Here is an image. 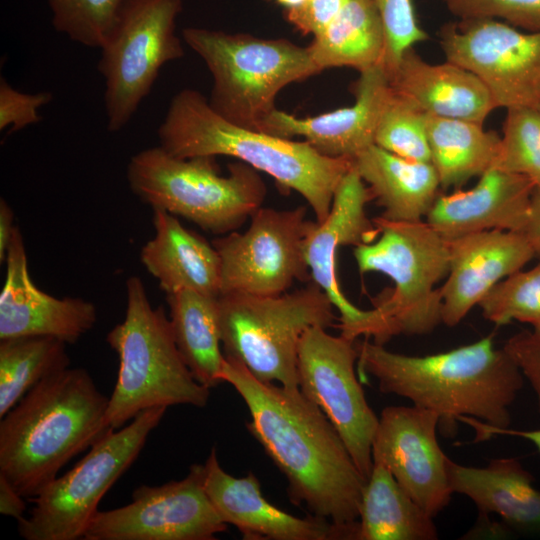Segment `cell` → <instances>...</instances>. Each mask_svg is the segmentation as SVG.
<instances>
[{"label":"cell","instance_id":"obj_22","mask_svg":"<svg viewBox=\"0 0 540 540\" xmlns=\"http://www.w3.org/2000/svg\"><path fill=\"white\" fill-rule=\"evenodd\" d=\"M534 189L528 178L492 167L472 189L440 194L426 222L447 241L493 229L521 232Z\"/></svg>","mask_w":540,"mask_h":540},{"label":"cell","instance_id":"obj_3","mask_svg":"<svg viewBox=\"0 0 540 540\" xmlns=\"http://www.w3.org/2000/svg\"><path fill=\"white\" fill-rule=\"evenodd\" d=\"M107 398L82 367L41 380L0 422V474L29 500L113 428Z\"/></svg>","mask_w":540,"mask_h":540},{"label":"cell","instance_id":"obj_41","mask_svg":"<svg viewBox=\"0 0 540 540\" xmlns=\"http://www.w3.org/2000/svg\"><path fill=\"white\" fill-rule=\"evenodd\" d=\"M460 422H465L466 424L473 427L476 431V441H482L490 438L493 435H510V436H518L521 438H524L528 440L529 442L533 443L535 447L540 452V429H533V430H516L508 428H495L490 425H487L486 423L472 418V417H466L463 416L459 419Z\"/></svg>","mask_w":540,"mask_h":540},{"label":"cell","instance_id":"obj_24","mask_svg":"<svg viewBox=\"0 0 540 540\" xmlns=\"http://www.w3.org/2000/svg\"><path fill=\"white\" fill-rule=\"evenodd\" d=\"M154 236L142 247L140 260L171 294L193 290L205 295H220V258L214 245L184 227L178 217L153 210Z\"/></svg>","mask_w":540,"mask_h":540},{"label":"cell","instance_id":"obj_40","mask_svg":"<svg viewBox=\"0 0 540 540\" xmlns=\"http://www.w3.org/2000/svg\"><path fill=\"white\" fill-rule=\"evenodd\" d=\"M349 0H307L287 9L286 19L304 35L323 31L341 12Z\"/></svg>","mask_w":540,"mask_h":540},{"label":"cell","instance_id":"obj_2","mask_svg":"<svg viewBox=\"0 0 540 540\" xmlns=\"http://www.w3.org/2000/svg\"><path fill=\"white\" fill-rule=\"evenodd\" d=\"M357 349L361 374L375 377L382 393L436 412L444 435L454 434L463 416L495 428L510 426L509 407L524 376L504 348L495 347L492 335L426 356L395 353L368 338Z\"/></svg>","mask_w":540,"mask_h":540},{"label":"cell","instance_id":"obj_8","mask_svg":"<svg viewBox=\"0 0 540 540\" xmlns=\"http://www.w3.org/2000/svg\"><path fill=\"white\" fill-rule=\"evenodd\" d=\"M185 43L213 79L208 102L226 120L260 131L278 93L290 83L319 73L308 47L287 39H264L199 27L182 30Z\"/></svg>","mask_w":540,"mask_h":540},{"label":"cell","instance_id":"obj_34","mask_svg":"<svg viewBox=\"0 0 540 540\" xmlns=\"http://www.w3.org/2000/svg\"><path fill=\"white\" fill-rule=\"evenodd\" d=\"M493 167L528 178L540 186V111L507 109L499 155Z\"/></svg>","mask_w":540,"mask_h":540},{"label":"cell","instance_id":"obj_36","mask_svg":"<svg viewBox=\"0 0 540 540\" xmlns=\"http://www.w3.org/2000/svg\"><path fill=\"white\" fill-rule=\"evenodd\" d=\"M386 32V53L383 67L389 72L402 54L416 43L428 39L419 26L412 0H372Z\"/></svg>","mask_w":540,"mask_h":540},{"label":"cell","instance_id":"obj_11","mask_svg":"<svg viewBox=\"0 0 540 540\" xmlns=\"http://www.w3.org/2000/svg\"><path fill=\"white\" fill-rule=\"evenodd\" d=\"M182 0H128L100 48L107 129L118 132L150 93L161 68L184 55L176 34Z\"/></svg>","mask_w":540,"mask_h":540},{"label":"cell","instance_id":"obj_38","mask_svg":"<svg viewBox=\"0 0 540 540\" xmlns=\"http://www.w3.org/2000/svg\"><path fill=\"white\" fill-rule=\"evenodd\" d=\"M50 92L23 93L0 78V131L10 127L9 133L21 130L41 120L39 109L52 101Z\"/></svg>","mask_w":540,"mask_h":540},{"label":"cell","instance_id":"obj_43","mask_svg":"<svg viewBox=\"0 0 540 540\" xmlns=\"http://www.w3.org/2000/svg\"><path fill=\"white\" fill-rule=\"evenodd\" d=\"M521 233L530 242L537 255L540 254V186L535 187L532 193L526 222Z\"/></svg>","mask_w":540,"mask_h":540},{"label":"cell","instance_id":"obj_12","mask_svg":"<svg viewBox=\"0 0 540 540\" xmlns=\"http://www.w3.org/2000/svg\"><path fill=\"white\" fill-rule=\"evenodd\" d=\"M307 209L258 208L243 232L233 231L212 241L220 258V295L283 294L297 281L310 282L305 240L314 223Z\"/></svg>","mask_w":540,"mask_h":540},{"label":"cell","instance_id":"obj_16","mask_svg":"<svg viewBox=\"0 0 540 540\" xmlns=\"http://www.w3.org/2000/svg\"><path fill=\"white\" fill-rule=\"evenodd\" d=\"M439 416L418 406L382 410L372 442L373 464L385 466L399 485L429 515L436 516L453 494L448 457L437 440Z\"/></svg>","mask_w":540,"mask_h":540},{"label":"cell","instance_id":"obj_5","mask_svg":"<svg viewBox=\"0 0 540 540\" xmlns=\"http://www.w3.org/2000/svg\"><path fill=\"white\" fill-rule=\"evenodd\" d=\"M126 311L106 336L119 358L117 380L108 401L106 421L117 430L154 407L207 405L210 388L193 376L176 345L169 317L154 308L142 280L126 281Z\"/></svg>","mask_w":540,"mask_h":540},{"label":"cell","instance_id":"obj_19","mask_svg":"<svg viewBox=\"0 0 540 540\" xmlns=\"http://www.w3.org/2000/svg\"><path fill=\"white\" fill-rule=\"evenodd\" d=\"M202 482L223 522L235 526L246 540H350L329 520L299 518L267 501L258 478L251 472L244 477L227 473L214 447L203 464Z\"/></svg>","mask_w":540,"mask_h":540},{"label":"cell","instance_id":"obj_45","mask_svg":"<svg viewBox=\"0 0 540 540\" xmlns=\"http://www.w3.org/2000/svg\"><path fill=\"white\" fill-rule=\"evenodd\" d=\"M279 4L284 5L287 9L298 7L304 4L307 0H276Z\"/></svg>","mask_w":540,"mask_h":540},{"label":"cell","instance_id":"obj_27","mask_svg":"<svg viewBox=\"0 0 540 540\" xmlns=\"http://www.w3.org/2000/svg\"><path fill=\"white\" fill-rule=\"evenodd\" d=\"M386 43L385 27L372 0H349L307 47L319 71L350 67L363 72L383 65Z\"/></svg>","mask_w":540,"mask_h":540},{"label":"cell","instance_id":"obj_25","mask_svg":"<svg viewBox=\"0 0 540 540\" xmlns=\"http://www.w3.org/2000/svg\"><path fill=\"white\" fill-rule=\"evenodd\" d=\"M446 467L452 492L471 499L481 515L497 514L518 529L540 532V490L516 458L493 459L478 468L448 457Z\"/></svg>","mask_w":540,"mask_h":540},{"label":"cell","instance_id":"obj_17","mask_svg":"<svg viewBox=\"0 0 540 540\" xmlns=\"http://www.w3.org/2000/svg\"><path fill=\"white\" fill-rule=\"evenodd\" d=\"M372 194L352 166L340 182L327 217L314 221L305 240V258L311 281L317 284L338 310L335 325L343 336L356 340L364 336L373 310H362L353 305L342 292L336 275V255L342 246L371 243L378 237V229L366 214V204Z\"/></svg>","mask_w":540,"mask_h":540},{"label":"cell","instance_id":"obj_4","mask_svg":"<svg viewBox=\"0 0 540 540\" xmlns=\"http://www.w3.org/2000/svg\"><path fill=\"white\" fill-rule=\"evenodd\" d=\"M158 138L162 148L179 158L228 156L270 175L284 190L299 193L317 222L327 217L334 194L352 167L351 159L324 156L305 140L236 125L193 89L173 96Z\"/></svg>","mask_w":540,"mask_h":540},{"label":"cell","instance_id":"obj_26","mask_svg":"<svg viewBox=\"0 0 540 540\" xmlns=\"http://www.w3.org/2000/svg\"><path fill=\"white\" fill-rule=\"evenodd\" d=\"M352 165L383 208L381 218L416 222L428 214L440 195V181L431 162L404 159L373 144Z\"/></svg>","mask_w":540,"mask_h":540},{"label":"cell","instance_id":"obj_9","mask_svg":"<svg viewBox=\"0 0 540 540\" xmlns=\"http://www.w3.org/2000/svg\"><path fill=\"white\" fill-rule=\"evenodd\" d=\"M334 308L313 281L276 296L221 294L218 318L223 354L241 362L261 382L299 389L300 340L311 327L335 326Z\"/></svg>","mask_w":540,"mask_h":540},{"label":"cell","instance_id":"obj_32","mask_svg":"<svg viewBox=\"0 0 540 540\" xmlns=\"http://www.w3.org/2000/svg\"><path fill=\"white\" fill-rule=\"evenodd\" d=\"M374 144L404 159L431 162L426 113L408 97L391 88L378 122Z\"/></svg>","mask_w":540,"mask_h":540},{"label":"cell","instance_id":"obj_30","mask_svg":"<svg viewBox=\"0 0 540 540\" xmlns=\"http://www.w3.org/2000/svg\"><path fill=\"white\" fill-rule=\"evenodd\" d=\"M426 131L431 163L443 189L458 190L495 165L501 137L481 124L426 114Z\"/></svg>","mask_w":540,"mask_h":540},{"label":"cell","instance_id":"obj_29","mask_svg":"<svg viewBox=\"0 0 540 540\" xmlns=\"http://www.w3.org/2000/svg\"><path fill=\"white\" fill-rule=\"evenodd\" d=\"M166 300L175 342L189 370L200 384L219 385L224 354L218 297L185 289L166 294Z\"/></svg>","mask_w":540,"mask_h":540},{"label":"cell","instance_id":"obj_35","mask_svg":"<svg viewBox=\"0 0 540 540\" xmlns=\"http://www.w3.org/2000/svg\"><path fill=\"white\" fill-rule=\"evenodd\" d=\"M478 306L483 317L496 324L512 321L540 325V262L522 269L496 284Z\"/></svg>","mask_w":540,"mask_h":540},{"label":"cell","instance_id":"obj_15","mask_svg":"<svg viewBox=\"0 0 540 540\" xmlns=\"http://www.w3.org/2000/svg\"><path fill=\"white\" fill-rule=\"evenodd\" d=\"M203 464H193L185 478L160 486L141 485L132 501L98 511L85 540H214L227 530L202 482Z\"/></svg>","mask_w":540,"mask_h":540},{"label":"cell","instance_id":"obj_46","mask_svg":"<svg viewBox=\"0 0 540 540\" xmlns=\"http://www.w3.org/2000/svg\"><path fill=\"white\" fill-rule=\"evenodd\" d=\"M538 110L540 111V104L537 106Z\"/></svg>","mask_w":540,"mask_h":540},{"label":"cell","instance_id":"obj_18","mask_svg":"<svg viewBox=\"0 0 540 540\" xmlns=\"http://www.w3.org/2000/svg\"><path fill=\"white\" fill-rule=\"evenodd\" d=\"M5 281L0 292V340L49 336L76 343L97 321L95 305L79 297L57 298L32 281L26 249L16 226L7 251Z\"/></svg>","mask_w":540,"mask_h":540},{"label":"cell","instance_id":"obj_31","mask_svg":"<svg viewBox=\"0 0 540 540\" xmlns=\"http://www.w3.org/2000/svg\"><path fill=\"white\" fill-rule=\"evenodd\" d=\"M66 346L49 336L0 340V418L41 380L69 367Z\"/></svg>","mask_w":540,"mask_h":540},{"label":"cell","instance_id":"obj_44","mask_svg":"<svg viewBox=\"0 0 540 540\" xmlns=\"http://www.w3.org/2000/svg\"><path fill=\"white\" fill-rule=\"evenodd\" d=\"M14 213L10 205L3 198L0 199V262L6 260L7 251L14 230Z\"/></svg>","mask_w":540,"mask_h":540},{"label":"cell","instance_id":"obj_42","mask_svg":"<svg viewBox=\"0 0 540 540\" xmlns=\"http://www.w3.org/2000/svg\"><path fill=\"white\" fill-rule=\"evenodd\" d=\"M25 510L24 497L0 474V513L19 521L24 517Z\"/></svg>","mask_w":540,"mask_h":540},{"label":"cell","instance_id":"obj_13","mask_svg":"<svg viewBox=\"0 0 540 540\" xmlns=\"http://www.w3.org/2000/svg\"><path fill=\"white\" fill-rule=\"evenodd\" d=\"M356 340L333 336L326 328L307 329L299 343L298 386L329 419L362 476L372 472V442L379 418L355 374Z\"/></svg>","mask_w":540,"mask_h":540},{"label":"cell","instance_id":"obj_14","mask_svg":"<svg viewBox=\"0 0 540 540\" xmlns=\"http://www.w3.org/2000/svg\"><path fill=\"white\" fill-rule=\"evenodd\" d=\"M446 60L475 74L497 108L540 104V30L519 31L505 22L462 19L439 31Z\"/></svg>","mask_w":540,"mask_h":540},{"label":"cell","instance_id":"obj_37","mask_svg":"<svg viewBox=\"0 0 540 540\" xmlns=\"http://www.w3.org/2000/svg\"><path fill=\"white\" fill-rule=\"evenodd\" d=\"M458 19L490 18L527 31L540 30V0H443Z\"/></svg>","mask_w":540,"mask_h":540},{"label":"cell","instance_id":"obj_6","mask_svg":"<svg viewBox=\"0 0 540 540\" xmlns=\"http://www.w3.org/2000/svg\"><path fill=\"white\" fill-rule=\"evenodd\" d=\"M219 173L216 157L179 158L160 145L133 155L130 190L153 210L182 217L215 235L239 229L262 206L266 185L256 169L237 161Z\"/></svg>","mask_w":540,"mask_h":540},{"label":"cell","instance_id":"obj_23","mask_svg":"<svg viewBox=\"0 0 540 540\" xmlns=\"http://www.w3.org/2000/svg\"><path fill=\"white\" fill-rule=\"evenodd\" d=\"M386 73L391 88L426 114L483 125L497 108L489 90L475 74L448 60L430 64L413 47Z\"/></svg>","mask_w":540,"mask_h":540},{"label":"cell","instance_id":"obj_7","mask_svg":"<svg viewBox=\"0 0 540 540\" xmlns=\"http://www.w3.org/2000/svg\"><path fill=\"white\" fill-rule=\"evenodd\" d=\"M378 237L354 248L360 273L380 272L394 283L374 302L377 326L373 342L384 345L397 335H424L442 322V300L435 285L447 276L448 241L426 221L395 222L375 218Z\"/></svg>","mask_w":540,"mask_h":540},{"label":"cell","instance_id":"obj_28","mask_svg":"<svg viewBox=\"0 0 540 540\" xmlns=\"http://www.w3.org/2000/svg\"><path fill=\"white\" fill-rule=\"evenodd\" d=\"M433 517L399 485L391 472L373 464L362 491L355 540H436Z\"/></svg>","mask_w":540,"mask_h":540},{"label":"cell","instance_id":"obj_1","mask_svg":"<svg viewBox=\"0 0 540 540\" xmlns=\"http://www.w3.org/2000/svg\"><path fill=\"white\" fill-rule=\"evenodd\" d=\"M221 380L246 404V427L285 476L289 499L355 540L366 479L325 414L300 389L264 383L224 356Z\"/></svg>","mask_w":540,"mask_h":540},{"label":"cell","instance_id":"obj_10","mask_svg":"<svg viewBox=\"0 0 540 540\" xmlns=\"http://www.w3.org/2000/svg\"><path fill=\"white\" fill-rule=\"evenodd\" d=\"M166 407L139 413L130 424L110 430L77 464L38 496L29 517L18 521L25 540H78L84 537L105 493L134 463Z\"/></svg>","mask_w":540,"mask_h":540},{"label":"cell","instance_id":"obj_33","mask_svg":"<svg viewBox=\"0 0 540 540\" xmlns=\"http://www.w3.org/2000/svg\"><path fill=\"white\" fill-rule=\"evenodd\" d=\"M128 0H48L52 24L81 45L101 48L117 25Z\"/></svg>","mask_w":540,"mask_h":540},{"label":"cell","instance_id":"obj_20","mask_svg":"<svg viewBox=\"0 0 540 540\" xmlns=\"http://www.w3.org/2000/svg\"><path fill=\"white\" fill-rule=\"evenodd\" d=\"M450 265L439 288L442 323L459 324L469 311L509 275L537 256L521 233L487 230L448 241Z\"/></svg>","mask_w":540,"mask_h":540},{"label":"cell","instance_id":"obj_39","mask_svg":"<svg viewBox=\"0 0 540 540\" xmlns=\"http://www.w3.org/2000/svg\"><path fill=\"white\" fill-rule=\"evenodd\" d=\"M503 348L529 381L540 412V325L513 335Z\"/></svg>","mask_w":540,"mask_h":540},{"label":"cell","instance_id":"obj_21","mask_svg":"<svg viewBox=\"0 0 540 540\" xmlns=\"http://www.w3.org/2000/svg\"><path fill=\"white\" fill-rule=\"evenodd\" d=\"M353 92V105L314 117L298 118L276 108L264 119L260 131L283 138L301 136L324 156L353 160L374 144L391 92L383 65L360 72Z\"/></svg>","mask_w":540,"mask_h":540}]
</instances>
